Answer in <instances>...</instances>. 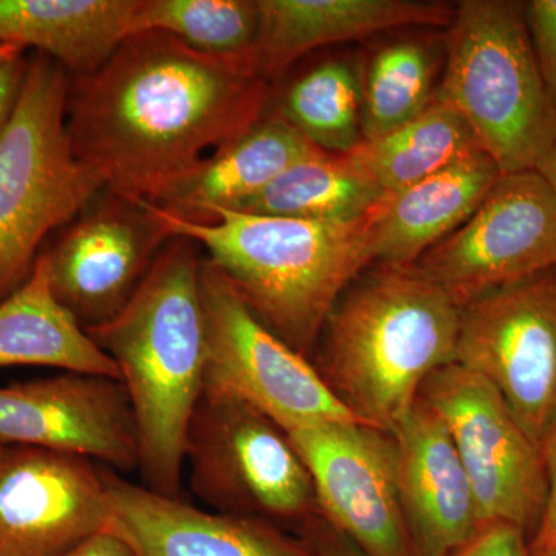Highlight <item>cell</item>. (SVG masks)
Returning a JSON list of instances; mask_svg holds the SVG:
<instances>
[{"mask_svg": "<svg viewBox=\"0 0 556 556\" xmlns=\"http://www.w3.org/2000/svg\"><path fill=\"white\" fill-rule=\"evenodd\" d=\"M466 306L556 269V193L536 170L501 175L478 211L413 266Z\"/></svg>", "mask_w": 556, "mask_h": 556, "instance_id": "11", "label": "cell"}, {"mask_svg": "<svg viewBox=\"0 0 556 556\" xmlns=\"http://www.w3.org/2000/svg\"><path fill=\"white\" fill-rule=\"evenodd\" d=\"M362 86V141L383 137L434 100L433 60L422 42L388 43L369 61Z\"/></svg>", "mask_w": 556, "mask_h": 556, "instance_id": "27", "label": "cell"}, {"mask_svg": "<svg viewBox=\"0 0 556 556\" xmlns=\"http://www.w3.org/2000/svg\"><path fill=\"white\" fill-rule=\"evenodd\" d=\"M266 102L268 83L252 62L144 31L97 72L70 79L67 127L105 190L161 206L208 150L262 119Z\"/></svg>", "mask_w": 556, "mask_h": 556, "instance_id": "1", "label": "cell"}, {"mask_svg": "<svg viewBox=\"0 0 556 556\" xmlns=\"http://www.w3.org/2000/svg\"><path fill=\"white\" fill-rule=\"evenodd\" d=\"M402 507L417 556H452L482 529L477 496L447 428L422 401L393 433Z\"/></svg>", "mask_w": 556, "mask_h": 556, "instance_id": "17", "label": "cell"}, {"mask_svg": "<svg viewBox=\"0 0 556 556\" xmlns=\"http://www.w3.org/2000/svg\"><path fill=\"white\" fill-rule=\"evenodd\" d=\"M258 27V0H138L134 35L166 33L200 53L255 65Z\"/></svg>", "mask_w": 556, "mask_h": 556, "instance_id": "25", "label": "cell"}, {"mask_svg": "<svg viewBox=\"0 0 556 556\" xmlns=\"http://www.w3.org/2000/svg\"><path fill=\"white\" fill-rule=\"evenodd\" d=\"M109 529L135 556H317L299 536L263 519L203 510L102 467Z\"/></svg>", "mask_w": 556, "mask_h": 556, "instance_id": "16", "label": "cell"}, {"mask_svg": "<svg viewBox=\"0 0 556 556\" xmlns=\"http://www.w3.org/2000/svg\"><path fill=\"white\" fill-rule=\"evenodd\" d=\"M203 260L174 237L126 308L87 334L113 362L137 424L146 486L179 497L190 420L206 387Z\"/></svg>", "mask_w": 556, "mask_h": 556, "instance_id": "2", "label": "cell"}, {"mask_svg": "<svg viewBox=\"0 0 556 556\" xmlns=\"http://www.w3.org/2000/svg\"><path fill=\"white\" fill-rule=\"evenodd\" d=\"M439 101L455 110L501 174L535 170L556 141V110L538 70L525 5L464 0L448 27Z\"/></svg>", "mask_w": 556, "mask_h": 556, "instance_id": "6", "label": "cell"}, {"mask_svg": "<svg viewBox=\"0 0 556 556\" xmlns=\"http://www.w3.org/2000/svg\"><path fill=\"white\" fill-rule=\"evenodd\" d=\"M68 91L67 70L47 54H33L0 130V302L30 278L49 233L105 190L73 150Z\"/></svg>", "mask_w": 556, "mask_h": 556, "instance_id": "5", "label": "cell"}, {"mask_svg": "<svg viewBox=\"0 0 556 556\" xmlns=\"http://www.w3.org/2000/svg\"><path fill=\"white\" fill-rule=\"evenodd\" d=\"M478 150L481 148L466 121L434 97L415 119L383 137L362 141L350 153L391 195Z\"/></svg>", "mask_w": 556, "mask_h": 556, "instance_id": "24", "label": "cell"}, {"mask_svg": "<svg viewBox=\"0 0 556 556\" xmlns=\"http://www.w3.org/2000/svg\"><path fill=\"white\" fill-rule=\"evenodd\" d=\"M255 68L268 83L321 47L404 27H450L455 10L415 0H258Z\"/></svg>", "mask_w": 556, "mask_h": 556, "instance_id": "18", "label": "cell"}, {"mask_svg": "<svg viewBox=\"0 0 556 556\" xmlns=\"http://www.w3.org/2000/svg\"><path fill=\"white\" fill-rule=\"evenodd\" d=\"M540 455L543 460L544 478H546V504H544L543 519L533 538L556 540V416L541 439Z\"/></svg>", "mask_w": 556, "mask_h": 556, "instance_id": "31", "label": "cell"}, {"mask_svg": "<svg viewBox=\"0 0 556 556\" xmlns=\"http://www.w3.org/2000/svg\"><path fill=\"white\" fill-rule=\"evenodd\" d=\"M186 464L195 496L219 514L283 529L318 514L308 468L288 431L230 394L204 388L190 420Z\"/></svg>", "mask_w": 556, "mask_h": 556, "instance_id": "7", "label": "cell"}, {"mask_svg": "<svg viewBox=\"0 0 556 556\" xmlns=\"http://www.w3.org/2000/svg\"><path fill=\"white\" fill-rule=\"evenodd\" d=\"M288 434L329 525L368 556H417L402 507L393 434L358 420H329Z\"/></svg>", "mask_w": 556, "mask_h": 556, "instance_id": "12", "label": "cell"}, {"mask_svg": "<svg viewBox=\"0 0 556 556\" xmlns=\"http://www.w3.org/2000/svg\"><path fill=\"white\" fill-rule=\"evenodd\" d=\"M525 17L538 70L556 110V0L527 2Z\"/></svg>", "mask_w": 556, "mask_h": 556, "instance_id": "28", "label": "cell"}, {"mask_svg": "<svg viewBox=\"0 0 556 556\" xmlns=\"http://www.w3.org/2000/svg\"><path fill=\"white\" fill-rule=\"evenodd\" d=\"M482 150L382 200L372 226L375 262L412 268L467 222L501 178Z\"/></svg>", "mask_w": 556, "mask_h": 556, "instance_id": "19", "label": "cell"}, {"mask_svg": "<svg viewBox=\"0 0 556 556\" xmlns=\"http://www.w3.org/2000/svg\"><path fill=\"white\" fill-rule=\"evenodd\" d=\"M529 536L518 527L495 522L452 556H529Z\"/></svg>", "mask_w": 556, "mask_h": 556, "instance_id": "29", "label": "cell"}, {"mask_svg": "<svg viewBox=\"0 0 556 556\" xmlns=\"http://www.w3.org/2000/svg\"><path fill=\"white\" fill-rule=\"evenodd\" d=\"M102 466L0 444V556H65L110 526Z\"/></svg>", "mask_w": 556, "mask_h": 556, "instance_id": "14", "label": "cell"}, {"mask_svg": "<svg viewBox=\"0 0 556 556\" xmlns=\"http://www.w3.org/2000/svg\"><path fill=\"white\" fill-rule=\"evenodd\" d=\"M324 152L277 113L263 116L201 161L160 207L206 223L219 208L240 211L292 166Z\"/></svg>", "mask_w": 556, "mask_h": 556, "instance_id": "20", "label": "cell"}, {"mask_svg": "<svg viewBox=\"0 0 556 556\" xmlns=\"http://www.w3.org/2000/svg\"><path fill=\"white\" fill-rule=\"evenodd\" d=\"M463 306L415 268L371 274L339 300L316 368L351 415L393 433L453 364Z\"/></svg>", "mask_w": 556, "mask_h": 556, "instance_id": "4", "label": "cell"}, {"mask_svg": "<svg viewBox=\"0 0 556 556\" xmlns=\"http://www.w3.org/2000/svg\"><path fill=\"white\" fill-rule=\"evenodd\" d=\"M105 192L42 252L54 298L86 331L126 308L170 240L150 203Z\"/></svg>", "mask_w": 556, "mask_h": 556, "instance_id": "13", "label": "cell"}, {"mask_svg": "<svg viewBox=\"0 0 556 556\" xmlns=\"http://www.w3.org/2000/svg\"><path fill=\"white\" fill-rule=\"evenodd\" d=\"M0 444L86 457L116 473L139 468L129 397L108 376L65 371L0 387Z\"/></svg>", "mask_w": 556, "mask_h": 556, "instance_id": "15", "label": "cell"}, {"mask_svg": "<svg viewBox=\"0 0 556 556\" xmlns=\"http://www.w3.org/2000/svg\"><path fill=\"white\" fill-rule=\"evenodd\" d=\"M538 174L541 175L554 192L556 193V141L555 144L548 149L546 155L541 159L540 163H538L536 169Z\"/></svg>", "mask_w": 556, "mask_h": 556, "instance_id": "34", "label": "cell"}, {"mask_svg": "<svg viewBox=\"0 0 556 556\" xmlns=\"http://www.w3.org/2000/svg\"><path fill=\"white\" fill-rule=\"evenodd\" d=\"M295 530L300 540L317 556H368L320 514L306 519Z\"/></svg>", "mask_w": 556, "mask_h": 556, "instance_id": "30", "label": "cell"}, {"mask_svg": "<svg viewBox=\"0 0 556 556\" xmlns=\"http://www.w3.org/2000/svg\"><path fill=\"white\" fill-rule=\"evenodd\" d=\"M25 365L119 380L115 362L54 298L42 254L30 278L0 302V368Z\"/></svg>", "mask_w": 556, "mask_h": 556, "instance_id": "22", "label": "cell"}, {"mask_svg": "<svg viewBox=\"0 0 556 556\" xmlns=\"http://www.w3.org/2000/svg\"><path fill=\"white\" fill-rule=\"evenodd\" d=\"M378 207L346 223L219 208L203 223L150 203L170 239L181 237L206 249L208 262L260 321L306 357L351 281L375 263Z\"/></svg>", "mask_w": 556, "mask_h": 556, "instance_id": "3", "label": "cell"}, {"mask_svg": "<svg viewBox=\"0 0 556 556\" xmlns=\"http://www.w3.org/2000/svg\"><path fill=\"white\" fill-rule=\"evenodd\" d=\"M419 401L447 428L473 485L482 527L504 522L532 541L546 504L543 460L496 388L453 362L426 380Z\"/></svg>", "mask_w": 556, "mask_h": 556, "instance_id": "9", "label": "cell"}, {"mask_svg": "<svg viewBox=\"0 0 556 556\" xmlns=\"http://www.w3.org/2000/svg\"><path fill=\"white\" fill-rule=\"evenodd\" d=\"M65 556H135L131 548L115 532L105 529Z\"/></svg>", "mask_w": 556, "mask_h": 556, "instance_id": "33", "label": "cell"}, {"mask_svg": "<svg viewBox=\"0 0 556 556\" xmlns=\"http://www.w3.org/2000/svg\"><path fill=\"white\" fill-rule=\"evenodd\" d=\"M455 362L496 388L540 448L556 416V269L464 306Z\"/></svg>", "mask_w": 556, "mask_h": 556, "instance_id": "10", "label": "cell"}, {"mask_svg": "<svg viewBox=\"0 0 556 556\" xmlns=\"http://www.w3.org/2000/svg\"><path fill=\"white\" fill-rule=\"evenodd\" d=\"M386 197L351 153L324 152L292 166L240 212L346 223L367 217Z\"/></svg>", "mask_w": 556, "mask_h": 556, "instance_id": "23", "label": "cell"}, {"mask_svg": "<svg viewBox=\"0 0 556 556\" xmlns=\"http://www.w3.org/2000/svg\"><path fill=\"white\" fill-rule=\"evenodd\" d=\"M529 556H556V540L533 538L529 544Z\"/></svg>", "mask_w": 556, "mask_h": 556, "instance_id": "35", "label": "cell"}, {"mask_svg": "<svg viewBox=\"0 0 556 556\" xmlns=\"http://www.w3.org/2000/svg\"><path fill=\"white\" fill-rule=\"evenodd\" d=\"M200 288L206 321L204 388L248 402L287 431L357 420L316 365L263 325L208 260L201 263Z\"/></svg>", "mask_w": 556, "mask_h": 556, "instance_id": "8", "label": "cell"}, {"mask_svg": "<svg viewBox=\"0 0 556 556\" xmlns=\"http://www.w3.org/2000/svg\"><path fill=\"white\" fill-rule=\"evenodd\" d=\"M277 115L325 152H353L362 142L361 79L345 62H324L289 86Z\"/></svg>", "mask_w": 556, "mask_h": 556, "instance_id": "26", "label": "cell"}, {"mask_svg": "<svg viewBox=\"0 0 556 556\" xmlns=\"http://www.w3.org/2000/svg\"><path fill=\"white\" fill-rule=\"evenodd\" d=\"M25 54L24 50L17 49V47L9 46V43L0 42V68L3 65L9 64L10 61L16 60V58Z\"/></svg>", "mask_w": 556, "mask_h": 556, "instance_id": "36", "label": "cell"}, {"mask_svg": "<svg viewBox=\"0 0 556 556\" xmlns=\"http://www.w3.org/2000/svg\"><path fill=\"white\" fill-rule=\"evenodd\" d=\"M28 58L22 56L10 61L0 68V130L5 126L7 119L13 112L14 104L20 98L25 73H27Z\"/></svg>", "mask_w": 556, "mask_h": 556, "instance_id": "32", "label": "cell"}, {"mask_svg": "<svg viewBox=\"0 0 556 556\" xmlns=\"http://www.w3.org/2000/svg\"><path fill=\"white\" fill-rule=\"evenodd\" d=\"M138 0H0V42L89 76L135 33Z\"/></svg>", "mask_w": 556, "mask_h": 556, "instance_id": "21", "label": "cell"}]
</instances>
